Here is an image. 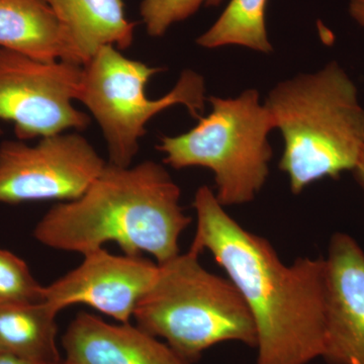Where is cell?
Instances as JSON below:
<instances>
[{
	"label": "cell",
	"instance_id": "6",
	"mask_svg": "<svg viewBox=\"0 0 364 364\" xmlns=\"http://www.w3.org/2000/svg\"><path fill=\"white\" fill-rule=\"evenodd\" d=\"M163 68L124 57L114 46L100 48L83 65L79 102L97 119L109 149V163L129 167L151 119L181 105L193 117L205 111V82L198 72L184 70L166 95L150 100L147 83Z\"/></svg>",
	"mask_w": 364,
	"mask_h": 364
},
{
	"label": "cell",
	"instance_id": "20",
	"mask_svg": "<svg viewBox=\"0 0 364 364\" xmlns=\"http://www.w3.org/2000/svg\"><path fill=\"white\" fill-rule=\"evenodd\" d=\"M353 172L356 181L358 182L359 186L363 189L364 193V149L360 159H359L358 164L356 165Z\"/></svg>",
	"mask_w": 364,
	"mask_h": 364
},
{
	"label": "cell",
	"instance_id": "19",
	"mask_svg": "<svg viewBox=\"0 0 364 364\" xmlns=\"http://www.w3.org/2000/svg\"><path fill=\"white\" fill-rule=\"evenodd\" d=\"M349 14L356 23L364 28V0H350Z\"/></svg>",
	"mask_w": 364,
	"mask_h": 364
},
{
	"label": "cell",
	"instance_id": "15",
	"mask_svg": "<svg viewBox=\"0 0 364 364\" xmlns=\"http://www.w3.org/2000/svg\"><path fill=\"white\" fill-rule=\"evenodd\" d=\"M267 4L268 0H230L214 25L196 39V44L205 49L235 45L272 53L265 21Z\"/></svg>",
	"mask_w": 364,
	"mask_h": 364
},
{
	"label": "cell",
	"instance_id": "16",
	"mask_svg": "<svg viewBox=\"0 0 364 364\" xmlns=\"http://www.w3.org/2000/svg\"><path fill=\"white\" fill-rule=\"evenodd\" d=\"M44 291L25 261L0 248V301L40 303Z\"/></svg>",
	"mask_w": 364,
	"mask_h": 364
},
{
	"label": "cell",
	"instance_id": "13",
	"mask_svg": "<svg viewBox=\"0 0 364 364\" xmlns=\"http://www.w3.org/2000/svg\"><path fill=\"white\" fill-rule=\"evenodd\" d=\"M65 26L85 65L105 46L130 48L136 23L127 18L123 0H44Z\"/></svg>",
	"mask_w": 364,
	"mask_h": 364
},
{
	"label": "cell",
	"instance_id": "5",
	"mask_svg": "<svg viewBox=\"0 0 364 364\" xmlns=\"http://www.w3.org/2000/svg\"><path fill=\"white\" fill-rule=\"evenodd\" d=\"M212 112L195 128L160 136L157 149L176 170L200 166L215 176V196L223 207L251 203L269 176L272 117L256 90L237 97H208Z\"/></svg>",
	"mask_w": 364,
	"mask_h": 364
},
{
	"label": "cell",
	"instance_id": "17",
	"mask_svg": "<svg viewBox=\"0 0 364 364\" xmlns=\"http://www.w3.org/2000/svg\"><path fill=\"white\" fill-rule=\"evenodd\" d=\"M223 0H143L140 14L151 37H162L174 23L191 18L203 6L215 7Z\"/></svg>",
	"mask_w": 364,
	"mask_h": 364
},
{
	"label": "cell",
	"instance_id": "8",
	"mask_svg": "<svg viewBox=\"0 0 364 364\" xmlns=\"http://www.w3.org/2000/svg\"><path fill=\"white\" fill-rule=\"evenodd\" d=\"M107 163L77 133L44 136L33 146L20 140L4 141L0 144V203L76 200Z\"/></svg>",
	"mask_w": 364,
	"mask_h": 364
},
{
	"label": "cell",
	"instance_id": "9",
	"mask_svg": "<svg viewBox=\"0 0 364 364\" xmlns=\"http://www.w3.org/2000/svg\"><path fill=\"white\" fill-rule=\"evenodd\" d=\"M158 272V263L142 255H114L97 249L85 254L79 267L45 287L43 301L58 314L82 304L119 323H130Z\"/></svg>",
	"mask_w": 364,
	"mask_h": 364
},
{
	"label": "cell",
	"instance_id": "3",
	"mask_svg": "<svg viewBox=\"0 0 364 364\" xmlns=\"http://www.w3.org/2000/svg\"><path fill=\"white\" fill-rule=\"evenodd\" d=\"M264 105L282 133L279 169L294 195L355 169L364 149V107L337 62L277 83Z\"/></svg>",
	"mask_w": 364,
	"mask_h": 364
},
{
	"label": "cell",
	"instance_id": "4",
	"mask_svg": "<svg viewBox=\"0 0 364 364\" xmlns=\"http://www.w3.org/2000/svg\"><path fill=\"white\" fill-rule=\"evenodd\" d=\"M200 254L191 247L158 264L157 279L133 316L136 326L165 340L189 364L223 342L257 345L255 323L238 289L205 269Z\"/></svg>",
	"mask_w": 364,
	"mask_h": 364
},
{
	"label": "cell",
	"instance_id": "10",
	"mask_svg": "<svg viewBox=\"0 0 364 364\" xmlns=\"http://www.w3.org/2000/svg\"><path fill=\"white\" fill-rule=\"evenodd\" d=\"M326 264L328 364H364V251L344 233L333 235Z\"/></svg>",
	"mask_w": 364,
	"mask_h": 364
},
{
	"label": "cell",
	"instance_id": "12",
	"mask_svg": "<svg viewBox=\"0 0 364 364\" xmlns=\"http://www.w3.org/2000/svg\"><path fill=\"white\" fill-rule=\"evenodd\" d=\"M0 48L81 65L68 31L44 0H0Z\"/></svg>",
	"mask_w": 364,
	"mask_h": 364
},
{
	"label": "cell",
	"instance_id": "2",
	"mask_svg": "<svg viewBox=\"0 0 364 364\" xmlns=\"http://www.w3.org/2000/svg\"><path fill=\"white\" fill-rule=\"evenodd\" d=\"M181 196L159 163L107 162L80 198L53 205L33 235L47 247L82 255L112 242L126 255L148 253L162 264L181 253L179 239L191 223Z\"/></svg>",
	"mask_w": 364,
	"mask_h": 364
},
{
	"label": "cell",
	"instance_id": "7",
	"mask_svg": "<svg viewBox=\"0 0 364 364\" xmlns=\"http://www.w3.org/2000/svg\"><path fill=\"white\" fill-rule=\"evenodd\" d=\"M82 71L73 62L40 61L0 48V123L13 124L16 139L23 142L85 130L90 117L73 105Z\"/></svg>",
	"mask_w": 364,
	"mask_h": 364
},
{
	"label": "cell",
	"instance_id": "14",
	"mask_svg": "<svg viewBox=\"0 0 364 364\" xmlns=\"http://www.w3.org/2000/svg\"><path fill=\"white\" fill-rule=\"evenodd\" d=\"M55 312L44 301H0V354L41 361L62 360Z\"/></svg>",
	"mask_w": 364,
	"mask_h": 364
},
{
	"label": "cell",
	"instance_id": "11",
	"mask_svg": "<svg viewBox=\"0 0 364 364\" xmlns=\"http://www.w3.org/2000/svg\"><path fill=\"white\" fill-rule=\"evenodd\" d=\"M61 345L63 364H189L139 326L109 324L85 312L72 320Z\"/></svg>",
	"mask_w": 364,
	"mask_h": 364
},
{
	"label": "cell",
	"instance_id": "18",
	"mask_svg": "<svg viewBox=\"0 0 364 364\" xmlns=\"http://www.w3.org/2000/svg\"><path fill=\"white\" fill-rule=\"evenodd\" d=\"M0 364H63V359L60 361H41L0 354Z\"/></svg>",
	"mask_w": 364,
	"mask_h": 364
},
{
	"label": "cell",
	"instance_id": "1",
	"mask_svg": "<svg viewBox=\"0 0 364 364\" xmlns=\"http://www.w3.org/2000/svg\"><path fill=\"white\" fill-rule=\"evenodd\" d=\"M193 205L191 247L212 254L247 305L257 332L255 364H309L322 358L325 258L284 264L272 244L235 221L207 186L196 191Z\"/></svg>",
	"mask_w": 364,
	"mask_h": 364
}]
</instances>
